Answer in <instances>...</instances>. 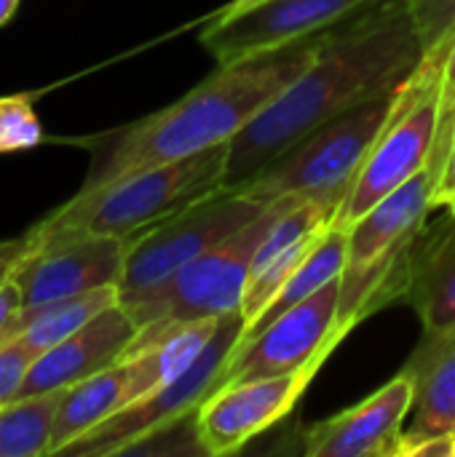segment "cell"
<instances>
[{"label": "cell", "instance_id": "obj_1", "mask_svg": "<svg viewBox=\"0 0 455 457\" xmlns=\"http://www.w3.org/2000/svg\"><path fill=\"white\" fill-rule=\"evenodd\" d=\"M421 59L424 46L405 0H375L335 24L311 67L231 139L223 187L241 190L311 131L397 91Z\"/></svg>", "mask_w": 455, "mask_h": 457}, {"label": "cell", "instance_id": "obj_2", "mask_svg": "<svg viewBox=\"0 0 455 457\" xmlns=\"http://www.w3.org/2000/svg\"><path fill=\"white\" fill-rule=\"evenodd\" d=\"M324 35L327 29L217 67L215 75L174 104L110 134L80 139L94 155L80 190H94L126 174L231 142L263 107L311 67Z\"/></svg>", "mask_w": 455, "mask_h": 457}, {"label": "cell", "instance_id": "obj_3", "mask_svg": "<svg viewBox=\"0 0 455 457\" xmlns=\"http://www.w3.org/2000/svg\"><path fill=\"white\" fill-rule=\"evenodd\" d=\"M231 142L158 163L94 190H78L67 204L35 222L27 233L35 246L78 238L113 236L131 241L142 230L174 217L225 185Z\"/></svg>", "mask_w": 455, "mask_h": 457}, {"label": "cell", "instance_id": "obj_4", "mask_svg": "<svg viewBox=\"0 0 455 457\" xmlns=\"http://www.w3.org/2000/svg\"><path fill=\"white\" fill-rule=\"evenodd\" d=\"M453 40H442L424 54L413 75L400 86L389 120L373 142L357 179L343 198L335 225H354L389 193L410 182L429 166L432 147L440 131L445 70L453 51Z\"/></svg>", "mask_w": 455, "mask_h": 457}, {"label": "cell", "instance_id": "obj_5", "mask_svg": "<svg viewBox=\"0 0 455 457\" xmlns=\"http://www.w3.org/2000/svg\"><path fill=\"white\" fill-rule=\"evenodd\" d=\"M284 201L287 198L268 204L260 217H255L228 241L182 265L158 287L121 300L137 329H161L172 324L223 319L241 311L255 252L263 244L271 222L282 212Z\"/></svg>", "mask_w": 455, "mask_h": 457}, {"label": "cell", "instance_id": "obj_6", "mask_svg": "<svg viewBox=\"0 0 455 457\" xmlns=\"http://www.w3.org/2000/svg\"><path fill=\"white\" fill-rule=\"evenodd\" d=\"M397 91L370 99L311 131L244 185L241 193L263 206L282 198L349 195L357 171L389 120Z\"/></svg>", "mask_w": 455, "mask_h": 457}, {"label": "cell", "instance_id": "obj_7", "mask_svg": "<svg viewBox=\"0 0 455 457\" xmlns=\"http://www.w3.org/2000/svg\"><path fill=\"white\" fill-rule=\"evenodd\" d=\"M247 319L241 311L223 316L217 332L201 351V356L172 383L150 391L147 396L137 399L134 404L123 407L72 445H67L59 455L67 457H110L129 455L134 447L166 434L169 428L180 426L182 420L193 418L204 399L217 391L223 370L228 367Z\"/></svg>", "mask_w": 455, "mask_h": 457}, {"label": "cell", "instance_id": "obj_8", "mask_svg": "<svg viewBox=\"0 0 455 457\" xmlns=\"http://www.w3.org/2000/svg\"><path fill=\"white\" fill-rule=\"evenodd\" d=\"M265 206L247 198L241 190L220 187L174 217L142 230L126 246L118 303L158 287L190 260L228 241L233 233L260 217Z\"/></svg>", "mask_w": 455, "mask_h": 457}, {"label": "cell", "instance_id": "obj_9", "mask_svg": "<svg viewBox=\"0 0 455 457\" xmlns=\"http://www.w3.org/2000/svg\"><path fill=\"white\" fill-rule=\"evenodd\" d=\"M324 361L322 356L290 375L233 383L209 394L193 415L196 450L212 457L244 450L255 436L282 423L298 407Z\"/></svg>", "mask_w": 455, "mask_h": 457}, {"label": "cell", "instance_id": "obj_10", "mask_svg": "<svg viewBox=\"0 0 455 457\" xmlns=\"http://www.w3.org/2000/svg\"><path fill=\"white\" fill-rule=\"evenodd\" d=\"M341 278L324 284L311 297L271 321L257 337L239 345L223 370L220 386L290 375L314 359H330V353L343 343L335 332L338 324Z\"/></svg>", "mask_w": 455, "mask_h": 457}, {"label": "cell", "instance_id": "obj_11", "mask_svg": "<svg viewBox=\"0 0 455 457\" xmlns=\"http://www.w3.org/2000/svg\"><path fill=\"white\" fill-rule=\"evenodd\" d=\"M375 0H265L233 19L209 21L201 46L217 67L324 32Z\"/></svg>", "mask_w": 455, "mask_h": 457}, {"label": "cell", "instance_id": "obj_12", "mask_svg": "<svg viewBox=\"0 0 455 457\" xmlns=\"http://www.w3.org/2000/svg\"><path fill=\"white\" fill-rule=\"evenodd\" d=\"M126 246L129 241L113 236H78L35 246L13 273V284L21 292V308L118 287Z\"/></svg>", "mask_w": 455, "mask_h": 457}, {"label": "cell", "instance_id": "obj_13", "mask_svg": "<svg viewBox=\"0 0 455 457\" xmlns=\"http://www.w3.org/2000/svg\"><path fill=\"white\" fill-rule=\"evenodd\" d=\"M416 378L402 370L365 402L303 431L300 453L308 457H397L402 423L416 404Z\"/></svg>", "mask_w": 455, "mask_h": 457}, {"label": "cell", "instance_id": "obj_14", "mask_svg": "<svg viewBox=\"0 0 455 457\" xmlns=\"http://www.w3.org/2000/svg\"><path fill=\"white\" fill-rule=\"evenodd\" d=\"M137 332L139 329H137L134 319L126 313V308L121 303L105 308L91 321H86L80 329L67 335L62 343L43 351L32 361V367L13 399L40 396V394H51V391H67L75 383L118 364L126 356Z\"/></svg>", "mask_w": 455, "mask_h": 457}, {"label": "cell", "instance_id": "obj_15", "mask_svg": "<svg viewBox=\"0 0 455 457\" xmlns=\"http://www.w3.org/2000/svg\"><path fill=\"white\" fill-rule=\"evenodd\" d=\"M402 300L418 313L424 340L455 337V214L424 225L402 276Z\"/></svg>", "mask_w": 455, "mask_h": 457}, {"label": "cell", "instance_id": "obj_16", "mask_svg": "<svg viewBox=\"0 0 455 457\" xmlns=\"http://www.w3.org/2000/svg\"><path fill=\"white\" fill-rule=\"evenodd\" d=\"M145 396L139 370L134 359H123L80 383L64 391L56 423H54V436L48 457L59 455L67 445L121 412L123 407L134 404L137 399Z\"/></svg>", "mask_w": 455, "mask_h": 457}, {"label": "cell", "instance_id": "obj_17", "mask_svg": "<svg viewBox=\"0 0 455 457\" xmlns=\"http://www.w3.org/2000/svg\"><path fill=\"white\" fill-rule=\"evenodd\" d=\"M405 370L416 378V418L402 442L429 439L455 428V337L421 340Z\"/></svg>", "mask_w": 455, "mask_h": 457}, {"label": "cell", "instance_id": "obj_18", "mask_svg": "<svg viewBox=\"0 0 455 457\" xmlns=\"http://www.w3.org/2000/svg\"><path fill=\"white\" fill-rule=\"evenodd\" d=\"M346 257H349V228L343 225H330L327 233L319 238V244L311 249V254L303 260V265L287 278V284L276 292V297L268 303V308L252 321L247 324L239 345L249 343L252 337H257L271 321H276L282 313H287L290 308H295L298 303H303L306 297H311L316 289H322L324 284L341 278L343 268H346ZM236 345V348H239Z\"/></svg>", "mask_w": 455, "mask_h": 457}, {"label": "cell", "instance_id": "obj_19", "mask_svg": "<svg viewBox=\"0 0 455 457\" xmlns=\"http://www.w3.org/2000/svg\"><path fill=\"white\" fill-rule=\"evenodd\" d=\"M62 396L51 391L0 407V457H48Z\"/></svg>", "mask_w": 455, "mask_h": 457}, {"label": "cell", "instance_id": "obj_20", "mask_svg": "<svg viewBox=\"0 0 455 457\" xmlns=\"http://www.w3.org/2000/svg\"><path fill=\"white\" fill-rule=\"evenodd\" d=\"M43 142V129L32 107V94L0 96V153L27 150Z\"/></svg>", "mask_w": 455, "mask_h": 457}, {"label": "cell", "instance_id": "obj_21", "mask_svg": "<svg viewBox=\"0 0 455 457\" xmlns=\"http://www.w3.org/2000/svg\"><path fill=\"white\" fill-rule=\"evenodd\" d=\"M424 54L455 37V0H405Z\"/></svg>", "mask_w": 455, "mask_h": 457}, {"label": "cell", "instance_id": "obj_22", "mask_svg": "<svg viewBox=\"0 0 455 457\" xmlns=\"http://www.w3.org/2000/svg\"><path fill=\"white\" fill-rule=\"evenodd\" d=\"M38 356L40 353L32 345H27L24 340H11L8 345L0 348V407L13 402L16 391L21 388V383Z\"/></svg>", "mask_w": 455, "mask_h": 457}, {"label": "cell", "instance_id": "obj_23", "mask_svg": "<svg viewBox=\"0 0 455 457\" xmlns=\"http://www.w3.org/2000/svg\"><path fill=\"white\" fill-rule=\"evenodd\" d=\"M397 457H455V428L418 442H400Z\"/></svg>", "mask_w": 455, "mask_h": 457}, {"label": "cell", "instance_id": "obj_24", "mask_svg": "<svg viewBox=\"0 0 455 457\" xmlns=\"http://www.w3.org/2000/svg\"><path fill=\"white\" fill-rule=\"evenodd\" d=\"M35 249V241L29 233L13 238V241H0V289L13 278L19 262Z\"/></svg>", "mask_w": 455, "mask_h": 457}, {"label": "cell", "instance_id": "obj_25", "mask_svg": "<svg viewBox=\"0 0 455 457\" xmlns=\"http://www.w3.org/2000/svg\"><path fill=\"white\" fill-rule=\"evenodd\" d=\"M455 204V137L453 147H451V155H448V163H445V171H442V179L437 185V193H434V206H453Z\"/></svg>", "mask_w": 455, "mask_h": 457}, {"label": "cell", "instance_id": "obj_26", "mask_svg": "<svg viewBox=\"0 0 455 457\" xmlns=\"http://www.w3.org/2000/svg\"><path fill=\"white\" fill-rule=\"evenodd\" d=\"M21 308V292L19 287L13 284V278L0 289V329L5 327V321Z\"/></svg>", "mask_w": 455, "mask_h": 457}, {"label": "cell", "instance_id": "obj_27", "mask_svg": "<svg viewBox=\"0 0 455 457\" xmlns=\"http://www.w3.org/2000/svg\"><path fill=\"white\" fill-rule=\"evenodd\" d=\"M260 3H265V0H231L225 8H220L215 16H212V21H223V19H233V16H239V13H247V11H252V8H257Z\"/></svg>", "mask_w": 455, "mask_h": 457}, {"label": "cell", "instance_id": "obj_28", "mask_svg": "<svg viewBox=\"0 0 455 457\" xmlns=\"http://www.w3.org/2000/svg\"><path fill=\"white\" fill-rule=\"evenodd\" d=\"M440 129H445V131H455V91H451V94H442Z\"/></svg>", "mask_w": 455, "mask_h": 457}, {"label": "cell", "instance_id": "obj_29", "mask_svg": "<svg viewBox=\"0 0 455 457\" xmlns=\"http://www.w3.org/2000/svg\"><path fill=\"white\" fill-rule=\"evenodd\" d=\"M16 8H19V0H0V27L13 19Z\"/></svg>", "mask_w": 455, "mask_h": 457}, {"label": "cell", "instance_id": "obj_30", "mask_svg": "<svg viewBox=\"0 0 455 457\" xmlns=\"http://www.w3.org/2000/svg\"><path fill=\"white\" fill-rule=\"evenodd\" d=\"M451 91H455V43L451 59H448V70H445V94H451Z\"/></svg>", "mask_w": 455, "mask_h": 457}, {"label": "cell", "instance_id": "obj_31", "mask_svg": "<svg viewBox=\"0 0 455 457\" xmlns=\"http://www.w3.org/2000/svg\"><path fill=\"white\" fill-rule=\"evenodd\" d=\"M448 209H451V212H453V214H455V204H453V206H448Z\"/></svg>", "mask_w": 455, "mask_h": 457}]
</instances>
